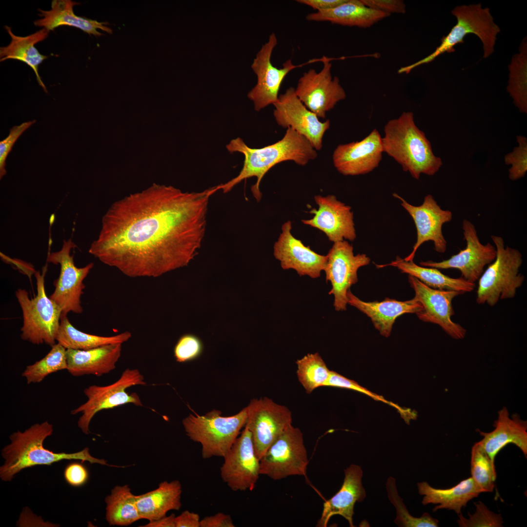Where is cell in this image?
<instances>
[{"label":"cell","mask_w":527,"mask_h":527,"mask_svg":"<svg viewBox=\"0 0 527 527\" xmlns=\"http://www.w3.org/2000/svg\"><path fill=\"white\" fill-rule=\"evenodd\" d=\"M519 53L508 65L509 79L507 90L520 112L527 113V41L524 38Z\"/></svg>","instance_id":"obj_36"},{"label":"cell","mask_w":527,"mask_h":527,"mask_svg":"<svg viewBox=\"0 0 527 527\" xmlns=\"http://www.w3.org/2000/svg\"><path fill=\"white\" fill-rule=\"evenodd\" d=\"M518 146L504 157L505 163L511 165L508 170V178L516 181L524 177L527 172V139L523 136H517Z\"/></svg>","instance_id":"obj_42"},{"label":"cell","mask_w":527,"mask_h":527,"mask_svg":"<svg viewBox=\"0 0 527 527\" xmlns=\"http://www.w3.org/2000/svg\"><path fill=\"white\" fill-rule=\"evenodd\" d=\"M248 411L247 405L236 414L225 417L220 410L213 409L203 415L190 414L182 424L190 439L201 444L203 459L223 457L245 426Z\"/></svg>","instance_id":"obj_5"},{"label":"cell","mask_w":527,"mask_h":527,"mask_svg":"<svg viewBox=\"0 0 527 527\" xmlns=\"http://www.w3.org/2000/svg\"><path fill=\"white\" fill-rule=\"evenodd\" d=\"M498 414L497 419L494 422L493 430L486 433L478 430L483 438L477 443L484 448L493 463L496 455L509 444L516 445L527 457V421L522 420L517 413L510 417L505 406L498 412Z\"/></svg>","instance_id":"obj_25"},{"label":"cell","mask_w":527,"mask_h":527,"mask_svg":"<svg viewBox=\"0 0 527 527\" xmlns=\"http://www.w3.org/2000/svg\"><path fill=\"white\" fill-rule=\"evenodd\" d=\"M245 426L250 430L258 458L292 425L291 412L286 407L267 397L252 399L249 405Z\"/></svg>","instance_id":"obj_14"},{"label":"cell","mask_w":527,"mask_h":527,"mask_svg":"<svg viewBox=\"0 0 527 527\" xmlns=\"http://www.w3.org/2000/svg\"><path fill=\"white\" fill-rule=\"evenodd\" d=\"M457 19L456 24L448 34L441 39L440 45L431 54L408 66L401 68L399 73H409L414 68L432 61L440 55L455 51L454 46L464 42L469 34L476 35L483 45L484 58L494 51L497 34L500 29L496 24L488 8H482L481 3L457 6L451 11Z\"/></svg>","instance_id":"obj_6"},{"label":"cell","mask_w":527,"mask_h":527,"mask_svg":"<svg viewBox=\"0 0 527 527\" xmlns=\"http://www.w3.org/2000/svg\"><path fill=\"white\" fill-rule=\"evenodd\" d=\"M76 246L71 238L64 240L61 249L49 253L46 259L47 262L60 266L59 276L54 282L55 290L49 298L61 308V314L65 315L70 312H82L81 296L85 288L83 281L94 266L93 263L82 267L75 265L70 252Z\"/></svg>","instance_id":"obj_11"},{"label":"cell","mask_w":527,"mask_h":527,"mask_svg":"<svg viewBox=\"0 0 527 527\" xmlns=\"http://www.w3.org/2000/svg\"><path fill=\"white\" fill-rule=\"evenodd\" d=\"M299 381L306 393L324 386L331 370L318 353H308L296 362Z\"/></svg>","instance_id":"obj_37"},{"label":"cell","mask_w":527,"mask_h":527,"mask_svg":"<svg viewBox=\"0 0 527 527\" xmlns=\"http://www.w3.org/2000/svg\"><path fill=\"white\" fill-rule=\"evenodd\" d=\"M344 473L345 478L341 488L324 503L317 527H326L330 519L336 515L345 518L350 527H354L353 516L355 504L362 502L366 496L362 483L363 472L361 466L352 464L344 470Z\"/></svg>","instance_id":"obj_24"},{"label":"cell","mask_w":527,"mask_h":527,"mask_svg":"<svg viewBox=\"0 0 527 527\" xmlns=\"http://www.w3.org/2000/svg\"><path fill=\"white\" fill-rule=\"evenodd\" d=\"M476 511L468 514L469 518H465L462 514H458L457 523L461 527H500L503 521L500 514L490 511L481 502L474 503Z\"/></svg>","instance_id":"obj_41"},{"label":"cell","mask_w":527,"mask_h":527,"mask_svg":"<svg viewBox=\"0 0 527 527\" xmlns=\"http://www.w3.org/2000/svg\"><path fill=\"white\" fill-rule=\"evenodd\" d=\"M203 343L198 336L192 334L182 335L174 348V355L177 362L184 363L194 360L202 353Z\"/></svg>","instance_id":"obj_43"},{"label":"cell","mask_w":527,"mask_h":527,"mask_svg":"<svg viewBox=\"0 0 527 527\" xmlns=\"http://www.w3.org/2000/svg\"><path fill=\"white\" fill-rule=\"evenodd\" d=\"M182 486L178 480L161 483L158 488L147 493L136 495V503L142 519L152 521L166 516L172 510H178L182 506Z\"/></svg>","instance_id":"obj_31"},{"label":"cell","mask_w":527,"mask_h":527,"mask_svg":"<svg viewBox=\"0 0 527 527\" xmlns=\"http://www.w3.org/2000/svg\"><path fill=\"white\" fill-rule=\"evenodd\" d=\"M131 336L129 331L108 337L86 333L77 329L67 315L61 314L56 342L66 349L88 350L112 344H122Z\"/></svg>","instance_id":"obj_34"},{"label":"cell","mask_w":527,"mask_h":527,"mask_svg":"<svg viewBox=\"0 0 527 527\" xmlns=\"http://www.w3.org/2000/svg\"><path fill=\"white\" fill-rule=\"evenodd\" d=\"M277 43L275 34L271 33L267 41L262 45L257 53L251 64V68L256 75L257 80L256 84L248 92L247 97L253 101L254 109L257 111L277 101L278 93L284 78L290 71L298 67L290 59L283 64L282 68H277L272 64L271 55Z\"/></svg>","instance_id":"obj_17"},{"label":"cell","mask_w":527,"mask_h":527,"mask_svg":"<svg viewBox=\"0 0 527 527\" xmlns=\"http://www.w3.org/2000/svg\"><path fill=\"white\" fill-rule=\"evenodd\" d=\"M175 521V527H200L199 515L188 510H185L176 517Z\"/></svg>","instance_id":"obj_49"},{"label":"cell","mask_w":527,"mask_h":527,"mask_svg":"<svg viewBox=\"0 0 527 527\" xmlns=\"http://www.w3.org/2000/svg\"><path fill=\"white\" fill-rule=\"evenodd\" d=\"M324 386H331L355 390L364 393L375 400L382 401L395 407L399 411L401 415H404L406 412V410H404L396 404L388 402L383 397L375 394L365 387L361 386L354 381L349 379L332 370H331L330 376Z\"/></svg>","instance_id":"obj_44"},{"label":"cell","mask_w":527,"mask_h":527,"mask_svg":"<svg viewBox=\"0 0 527 527\" xmlns=\"http://www.w3.org/2000/svg\"><path fill=\"white\" fill-rule=\"evenodd\" d=\"M175 515L172 514L168 516H164L156 520L149 521L143 527H175Z\"/></svg>","instance_id":"obj_51"},{"label":"cell","mask_w":527,"mask_h":527,"mask_svg":"<svg viewBox=\"0 0 527 527\" xmlns=\"http://www.w3.org/2000/svg\"><path fill=\"white\" fill-rule=\"evenodd\" d=\"M282 232L273 246V255L283 269H292L300 276L313 279L319 277L324 271L327 257L320 255L291 233V222L288 221L282 226Z\"/></svg>","instance_id":"obj_23"},{"label":"cell","mask_w":527,"mask_h":527,"mask_svg":"<svg viewBox=\"0 0 527 527\" xmlns=\"http://www.w3.org/2000/svg\"><path fill=\"white\" fill-rule=\"evenodd\" d=\"M217 191L154 185L116 202L89 253L130 277H157L185 266L201 246L209 198Z\"/></svg>","instance_id":"obj_1"},{"label":"cell","mask_w":527,"mask_h":527,"mask_svg":"<svg viewBox=\"0 0 527 527\" xmlns=\"http://www.w3.org/2000/svg\"><path fill=\"white\" fill-rule=\"evenodd\" d=\"M347 304L357 308L369 317L380 333L386 337L391 333L396 319L405 313H417L423 309L422 304L414 298L399 301L386 298L381 302H364L355 296L349 289Z\"/></svg>","instance_id":"obj_26"},{"label":"cell","mask_w":527,"mask_h":527,"mask_svg":"<svg viewBox=\"0 0 527 527\" xmlns=\"http://www.w3.org/2000/svg\"><path fill=\"white\" fill-rule=\"evenodd\" d=\"M471 454V477L483 492H492L496 479L494 463L477 443L472 446Z\"/></svg>","instance_id":"obj_39"},{"label":"cell","mask_w":527,"mask_h":527,"mask_svg":"<svg viewBox=\"0 0 527 527\" xmlns=\"http://www.w3.org/2000/svg\"><path fill=\"white\" fill-rule=\"evenodd\" d=\"M146 385L143 376L138 369L126 368L120 378L110 385H92L85 388L83 393L87 397L86 402L72 410L71 414L81 413L78 425L83 433L88 434L90 422L98 412L127 404L142 406L139 395L136 393L129 394L126 389L133 385Z\"/></svg>","instance_id":"obj_9"},{"label":"cell","mask_w":527,"mask_h":527,"mask_svg":"<svg viewBox=\"0 0 527 527\" xmlns=\"http://www.w3.org/2000/svg\"><path fill=\"white\" fill-rule=\"evenodd\" d=\"M365 6L388 14H405V4L401 0H360Z\"/></svg>","instance_id":"obj_47"},{"label":"cell","mask_w":527,"mask_h":527,"mask_svg":"<svg viewBox=\"0 0 527 527\" xmlns=\"http://www.w3.org/2000/svg\"><path fill=\"white\" fill-rule=\"evenodd\" d=\"M378 268L392 266L398 268L402 273L413 276L426 285L439 290H453L463 293L472 291L475 288V283L467 281L462 277L451 278L442 273L439 269L420 266L413 261H406L400 257L391 263L383 265L376 264Z\"/></svg>","instance_id":"obj_33"},{"label":"cell","mask_w":527,"mask_h":527,"mask_svg":"<svg viewBox=\"0 0 527 527\" xmlns=\"http://www.w3.org/2000/svg\"><path fill=\"white\" fill-rule=\"evenodd\" d=\"M273 105V115L278 125L293 129L304 136L316 150L321 149L324 135L330 127L329 120L321 122L299 100L294 87L287 88Z\"/></svg>","instance_id":"obj_19"},{"label":"cell","mask_w":527,"mask_h":527,"mask_svg":"<svg viewBox=\"0 0 527 527\" xmlns=\"http://www.w3.org/2000/svg\"><path fill=\"white\" fill-rule=\"evenodd\" d=\"M392 195L400 201L401 205L412 217L417 230V240L412 251L404 259L413 261L419 247L429 241L433 242L436 251L444 253L446 250L447 242L442 232V226L452 220L451 211L442 209L430 194L425 197L423 203L419 206L409 203L396 193Z\"/></svg>","instance_id":"obj_20"},{"label":"cell","mask_w":527,"mask_h":527,"mask_svg":"<svg viewBox=\"0 0 527 527\" xmlns=\"http://www.w3.org/2000/svg\"><path fill=\"white\" fill-rule=\"evenodd\" d=\"M314 200L318 209H311L309 213L314 216L302 220L303 223L323 231L333 243L356 239L353 213L350 206L338 201L333 195H316Z\"/></svg>","instance_id":"obj_22"},{"label":"cell","mask_w":527,"mask_h":527,"mask_svg":"<svg viewBox=\"0 0 527 527\" xmlns=\"http://www.w3.org/2000/svg\"><path fill=\"white\" fill-rule=\"evenodd\" d=\"M388 498L396 509L397 516L395 523L399 527H437L438 520L432 518L428 513H424L420 517H414L407 510L402 499L399 496L395 480L389 477L386 484Z\"/></svg>","instance_id":"obj_40"},{"label":"cell","mask_w":527,"mask_h":527,"mask_svg":"<svg viewBox=\"0 0 527 527\" xmlns=\"http://www.w3.org/2000/svg\"><path fill=\"white\" fill-rule=\"evenodd\" d=\"M260 473L274 480L305 476L308 464L301 430L292 425L284 431L260 460Z\"/></svg>","instance_id":"obj_10"},{"label":"cell","mask_w":527,"mask_h":527,"mask_svg":"<svg viewBox=\"0 0 527 527\" xmlns=\"http://www.w3.org/2000/svg\"><path fill=\"white\" fill-rule=\"evenodd\" d=\"M462 229L466 242L465 249L447 260L441 262L422 261L420 263V265L438 269H456L467 281L475 283L478 280L485 266L495 259L496 249L489 243L483 244L480 242L475 227L471 222L464 219Z\"/></svg>","instance_id":"obj_16"},{"label":"cell","mask_w":527,"mask_h":527,"mask_svg":"<svg viewBox=\"0 0 527 527\" xmlns=\"http://www.w3.org/2000/svg\"><path fill=\"white\" fill-rule=\"evenodd\" d=\"M64 477L65 481L70 486L79 487L84 485L89 477L88 470L81 463L72 462L65 468Z\"/></svg>","instance_id":"obj_46"},{"label":"cell","mask_w":527,"mask_h":527,"mask_svg":"<svg viewBox=\"0 0 527 527\" xmlns=\"http://www.w3.org/2000/svg\"><path fill=\"white\" fill-rule=\"evenodd\" d=\"M383 152L395 160L405 172L419 180L422 174L433 176L442 165L425 133L416 125L412 112H404L384 127Z\"/></svg>","instance_id":"obj_4"},{"label":"cell","mask_w":527,"mask_h":527,"mask_svg":"<svg viewBox=\"0 0 527 527\" xmlns=\"http://www.w3.org/2000/svg\"><path fill=\"white\" fill-rule=\"evenodd\" d=\"M382 139L375 128L360 141L339 144L332 155L335 167L345 176L364 175L372 171L382 159Z\"/></svg>","instance_id":"obj_21"},{"label":"cell","mask_w":527,"mask_h":527,"mask_svg":"<svg viewBox=\"0 0 527 527\" xmlns=\"http://www.w3.org/2000/svg\"><path fill=\"white\" fill-rule=\"evenodd\" d=\"M408 282L415 291L413 298L423 306L422 310L416 313L418 318L423 322L439 325L454 339H464L466 329L451 319L455 314L452 306L453 299L464 293L431 288L410 275H408Z\"/></svg>","instance_id":"obj_18"},{"label":"cell","mask_w":527,"mask_h":527,"mask_svg":"<svg viewBox=\"0 0 527 527\" xmlns=\"http://www.w3.org/2000/svg\"><path fill=\"white\" fill-rule=\"evenodd\" d=\"M47 265L42 273H35L37 294L30 298L24 289L19 288L15 295L20 306L23 317L21 338L34 345L45 344L51 346L56 343L62 311L46 293L45 275Z\"/></svg>","instance_id":"obj_7"},{"label":"cell","mask_w":527,"mask_h":527,"mask_svg":"<svg viewBox=\"0 0 527 527\" xmlns=\"http://www.w3.org/2000/svg\"><path fill=\"white\" fill-rule=\"evenodd\" d=\"M324 271L326 281L332 287L328 292L333 295V305L336 311H344L347 304V293L350 286L358 282L357 271L367 265L370 259L365 254L354 255L353 246L346 241L334 243L326 255Z\"/></svg>","instance_id":"obj_13"},{"label":"cell","mask_w":527,"mask_h":527,"mask_svg":"<svg viewBox=\"0 0 527 527\" xmlns=\"http://www.w3.org/2000/svg\"><path fill=\"white\" fill-rule=\"evenodd\" d=\"M106 519L110 526H129L141 519L128 485L115 486L106 497Z\"/></svg>","instance_id":"obj_35"},{"label":"cell","mask_w":527,"mask_h":527,"mask_svg":"<svg viewBox=\"0 0 527 527\" xmlns=\"http://www.w3.org/2000/svg\"><path fill=\"white\" fill-rule=\"evenodd\" d=\"M53 426L47 421L35 424L23 432L18 430L9 439L11 443L1 450L4 464L0 467V477L2 481H11L14 476L24 468L38 465H51L62 460H79L81 463L98 464L110 466L103 459L91 455L89 448L73 453H55L45 448L44 440L52 435Z\"/></svg>","instance_id":"obj_3"},{"label":"cell","mask_w":527,"mask_h":527,"mask_svg":"<svg viewBox=\"0 0 527 527\" xmlns=\"http://www.w3.org/2000/svg\"><path fill=\"white\" fill-rule=\"evenodd\" d=\"M223 458L220 468L223 481L234 491L252 490L261 475L260 462L245 426Z\"/></svg>","instance_id":"obj_15"},{"label":"cell","mask_w":527,"mask_h":527,"mask_svg":"<svg viewBox=\"0 0 527 527\" xmlns=\"http://www.w3.org/2000/svg\"><path fill=\"white\" fill-rule=\"evenodd\" d=\"M33 120L23 122L19 125L13 126L10 130L8 136L0 142V179L6 174V160L12 147L19 137L35 122Z\"/></svg>","instance_id":"obj_45"},{"label":"cell","mask_w":527,"mask_h":527,"mask_svg":"<svg viewBox=\"0 0 527 527\" xmlns=\"http://www.w3.org/2000/svg\"><path fill=\"white\" fill-rule=\"evenodd\" d=\"M11 37V41L6 46L0 48V61L8 59H14L22 61L28 65L34 71L38 82L47 93L46 86L39 74V66L48 57L40 53L35 45L46 39L49 31L44 28L25 37L14 34L11 27L4 26Z\"/></svg>","instance_id":"obj_32"},{"label":"cell","mask_w":527,"mask_h":527,"mask_svg":"<svg viewBox=\"0 0 527 527\" xmlns=\"http://www.w3.org/2000/svg\"><path fill=\"white\" fill-rule=\"evenodd\" d=\"M122 344H112L88 350L67 349V370L75 377L107 374L116 368L121 355Z\"/></svg>","instance_id":"obj_27"},{"label":"cell","mask_w":527,"mask_h":527,"mask_svg":"<svg viewBox=\"0 0 527 527\" xmlns=\"http://www.w3.org/2000/svg\"><path fill=\"white\" fill-rule=\"evenodd\" d=\"M79 4L70 0H52L50 10L38 9V15L41 18L35 20L34 24L49 31L60 26L67 25L78 28L89 35L97 37L103 35L98 31V29L109 34L112 33V30L106 26L108 24L107 22H99L75 15L73 7Z\"/></svg>","instance_id":"obj_28"},{"label":"cell","mask_w":527,"mask_h":527,"mask_svg":"<svg viewBox=\"0 0 527 527\" xmlns=\"http://www.w3.org/2000/svg\"><path fill=\"white\" fill-rule=\"evenodd\" d=\"M66 349L59 343L51 346L42 359L27 365L21 376L28 384L41 382L48 375L67 368Z\"/></svg>","instance_id":"obj_38"},{"label":"cell","mask_w":527,"mask_h":527,"mask_svg":"<svg viewBox=\"0 0 527 527\" xmlns=\"http://www.w3.org/2000/svg\"><path fill=\"white\" fill-rule=\"evenodd\" d=\"M322 61L323 67L320 71L310 69L303 73L295 90L298 98L308 110L318 118L324 119L326 112L345 100L346 95L339 78L332 76V64L329 60L324 56Z\"/></svg>","instance_id":"obj_12"},{"label":"cell","mask_w":527,"mask_h":527,"mask_svg":"<svg viewBox=\"0 0 527 527\" xmlns=\"http://www.w3.org/2000/svg\"><path fill=\"white\" fill-rule=\"evenodd\" d=\"M491 238L496 249V256L478 280L476 302L493 306L499 300L514 298L525 277L519 273L523 263L521 252L505 246L500 236L492 235Z\"/></svg>","instance_id":"obj_8"},{"label":"cell","mask_w":527,"mask_h":527,"mask_svg":"<svg viewBox=\"0 0 527 527\" xmlns=\"http://www.w3.org/2000/svg\"><path fill=\"white\" fill-rule=\"evenodd\" d=\"M231 516L223 512L206 516L201 520L200 527H234Z\"/></svg>","instance_id":"obj_48"},{"label":"cell","mask_w":527,"mask_h":527,"mask_svg":"<svg viewBox=\"0 0 527 527\" xmlns=\"http://www.w3.org/2000/svg\"><path fill=\"white\" fill-rule=\"evenodd\" d=\"M419 493L424 495L422 503L438 504L433 511L447 509L454 511L458 515L461 513L462 507L468 502L483 492L471 477L461 481L457 485L447 489H438L430 486L427 482L417 484Z\"/></svg>","instance_id":"obj_30"},{"label":"cell","mask_w":527,"mask_h":527,"mask_svg":"<svg viewBox=\"0 0 527 527\" xmlns=\"http://www.w3.org/2000/svg\"><path fill=\"white\" fill-rule=\"evenodd\" d=\"M346 0H297V2L306 5L317 11L334 8L342 4Z\"/></svg>","instance_id":"obj_50"},{"label":"cell","mask_w":527,"mask_h":527,"mask_svg":"<svg viewBox=\"0 0 527 527\" xmlns=\"http://www.w3.org/2000/svg\"><path fill=\"white\" fill-rule=\"evenodd\" d=\"M390 15L365 6L360 0H346L332 9L308 14V21H328L343 26L368 28Z\"/></svg>","instance_id":"obj_29"},{"label":"cell","mask_w":527,"mask_h":527,"mask_svg":"<svg viewBox=\"0 0 527 527\" xmlns=\"http://www.w3.org/2000/svg\"><path fill=\"white\" fill-rule=\"evenodd\" d=\"M226 148L230 153H242L244 156L243 165L236 177L217 185L218 190L222 189L223 193H227L243 180L255 177L257 182L252 186L251 192L257 202L262 198L260 182L264 175L276 164L292 161L304 166L317 157L316 150L310 142L290 127L287 128L281 140L261 148H250L240 138L232 140Z\"/></svg>","instance_id":"obj_2"}]
</instances>
